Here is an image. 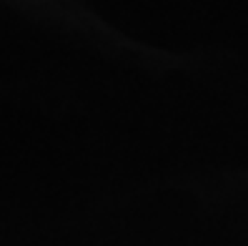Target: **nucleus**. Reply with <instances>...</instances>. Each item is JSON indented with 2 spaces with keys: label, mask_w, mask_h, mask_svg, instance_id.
Here are the masks:
<instances>
[]
</instances>
